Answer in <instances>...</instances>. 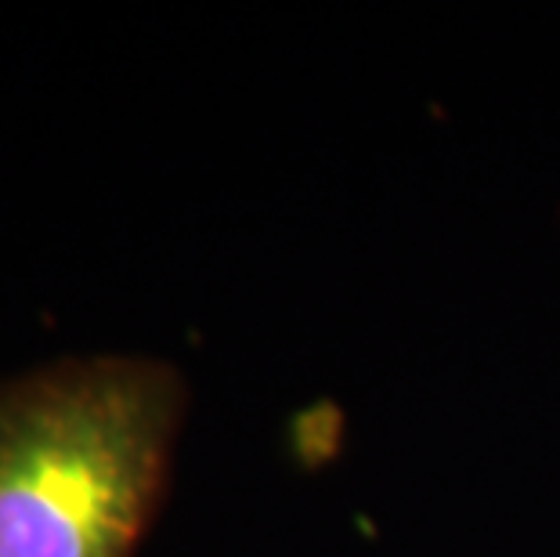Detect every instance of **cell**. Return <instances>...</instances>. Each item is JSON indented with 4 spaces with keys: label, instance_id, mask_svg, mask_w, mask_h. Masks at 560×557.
I'll return each mask as SVG.
<instances>
[{
    "label": "cell",
    "instance_id": "cell-1",
    "mask_svg": "<svg viewBox=\"0 0 560 557\" xmlns=\"http://www.w3.org/2000/svg\"><path fill=\"white\" fill-rule=\"evenodd\" d=\"M185 376L88 355L0 384V557H135L185 423Z\"/></svg>",
    "mask_w": 560,
    "mask_h": 557
}]
</instances>
